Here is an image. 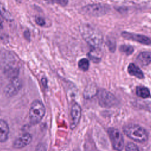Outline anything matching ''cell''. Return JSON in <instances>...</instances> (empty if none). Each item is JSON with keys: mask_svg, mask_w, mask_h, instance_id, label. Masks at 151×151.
<instances>
[{"mask_svg": "<svg viewBox=\"0 0 151 151\" xmlns=\"http://www.w3.org/2000/svg\"><path fill=\"white\" fill-rule=\"evenodd\" d=\"M80 31L84 40L94 48H99L102 45L103 35L94 27L88 24H83L80 27Z\"/></svg>", "mask_w": 151, "mask_h": 151, "instance_id": "obj_1", "label": "cell"}, {"mask_svg": "<svg viewBox=\"0 0 151 151\" xmlns=\"http://www.w3.org/2000/svg\"><path fill=\"white\" fill-rule=\"evenodd\" d=\"M123 132L128 137L138 143H145L148 139L146 130L138 124H130L124 126Z\"/></svg>", "mask_w": 151, "mask_h": 151, "instance_id": "obj_2", "label": "cell"}, {"mask_svg": "<svg viewBox=\"0 0 151 151\" xmlns=\"http://www.w3.org/2000/svg\"><path fill=\"white\" fill-rule=\"evenodd\" d=\"M45 113V107L42 103L39 100H34L29 110V118L30 122L32 124H37L39 123Z\"/></svg>", "mask_w": 151, "mask_h": 151, "instance_id": "obj_3", "label": "cell"}, {"mask_svg": "<svg viewBox=\"0 0 151 151\" xmlns=\"http://www.w3.org/2000/svg\"><path fill=\"white\" fill-rule=\"evenodd\" d=\"M107 133L114 149L122 151L124 147V139L122 133L118 129L113 127L109 128Z\"/></svg>", "mask_w": 151, "mask_h": 151, "instance_id": "obj_4", "label": "cell"}, {"mask_svg": "<svg viewBox=\"0 0 151 151\" xmlns=\"http://www.w3.org/2000/svg\"><path fill=\"white\" fill-rule=\"evenodd\" d=\"M110 8L107 5L103 4H93L88 5L83 8L84 13L91 16H101L107 13Z\"/></svg>", "mask_w": 151, "mask_h": 151, "instance_id": "obj_5", "label": "cell"}, {"mask_svg": "<svg viewBox=\"0 0 151 151\" xmlns=\"http://www.w3.org/2000/svg\"><path fill=\"white\" fill-rule=\"evenodd\" d=\"M99 102L102 107H110L116 105L117 100L111 93L106 90H101L99 92Z\"/></svg>", "mask_w": 151, "mask_h": 151, "instance_id": "obj_6", "label": "cell"}, {"mask_svg": "<svg viewBox=\"0 0 151 151\" xmlns=\"http://www.w3.org/2000/svg\"><path fill=\"white\" fill-rule=\"evenodd\" d=\"M21 87V83L18 77L11 79V81L4 88V93L8 97H12L17 94Z\"/></svg>", "mask_w": 151, "mask_h": 151, "instance_id": "obj_7", "label": "cell"}, {"mask_svg": "<svg viewBox=\"0 0 151 151\" xmlns=\"http://www.w3.org/2000/svg\"><path fill=\"white\" fill-rule=\"evenodd\" d=\"M81 116V108L77 103H74L72 106L71 109V124L70 127L71 129L76 127L79 123Z\"/></svg>", "mask_w": 151, "mask_h": 151, "instance_id": "obj_8", "label": "cell"}, {"mask_svg": "<svg viewBox=\"0 0 151 151\" xmlns=\"http://www.w3.org/2000/svg\"><path fill=\"white\" fill-rule=\"evenodd\" d=\"M122 35L123 38L127 40H131L133 41H137L143 44L149 45L151 44V40L145 35L140 34H136L134 33H130L128 32H123Z\"/></svg>", "mask_w": 151, "mask_h": 151, "instance_id": "obj_9", "label": "cell"}, {"mask_svg": "<svg viewBox=\"0 0 151 151\" xmlns=\"http://www.w3.org/2000/svg\"><path fill=\"white\" fill-rule=\"evenodd\" d=\"M32 137L29 133H24L17 137L13 143V147L15 149H21L28 145L32 141Z\"/></svg>", "mask_w": 151, "mask_h": 151, "instance_id": "obj_10", "label": "cell"}, {"mask_svg": "<svg viewBox=\"0 0 151 151\" xmlns=\"http://www.w3.org/2000/svg\"><path fill=\"white\" fill-rule=\"evenodd\" d=\"M9 128L8 123L3 119H0V143L5 142L8 137Z\"/></svg>", "mask_w": 151, "mask_h": 151, "instance_id": "obj_11", "label": "cell"}, {"mask_svg": "<svg viewBox=\"0 0 151 151\" xmlns=\"http://www.w3.org/2000/svg\"><path fill=\"white\" fill-rule=\"evenodd\" d=\"M136 60L137 63L142 66L149 65L151 63V52H142L138 55Z\"/></svg>", "mask_w": 151, "mask_h": 151, "instance_id": "obj_12", "label": "cell"}, {"mask_svg": "<svg viewBox=\"0 0 151 151\" xmlns=\"http://www.w3.org/2000/svg\"><path fill=\"white\" fill-rule=\"evenodd\" d=\"M127 71L130 75L134 76L138 78H143L144 77V75L142 70L133 63H130L129 65Z\"/></svg>", "mask_w": 151, "mask_h": 151, "instance_id": "obj_13", "label": "cell"}, {"mask_svg": "<svg viewBox=\"0 0 151 151\" xmlns=\"http://www.w3.org/2000/svg\"><path fill=\"white\" fill-rule=\"evenodd\" d=\"M136 93L137 96L142 98H148L150 96L149 89L145 87H137L136 88Z\"/></svg>", "mask_w": 151, "mask_h": 151, "instance_id": "obj_14", "label": "cell"}, {"mask_svg": "<svg viewBox=\"0 0 151 151\" xmlns=\"http://www.w3.org/2000/svg\"><path fill=\"white\" fill-rule=\"evenodd\" d=\"M97 93L96 90V87L94 85L91 84L90 86L87 87L86 88L84 93V96L86 98H89L94 96Z\"/></svg>", "mask_w": 151, "mask_h": 151, "instance_id": "obj_15", "label": "cell"}, {"mask_svg": "<svg viewBox=\"0 0 151 151\" xmlns=\"http://www.w3.org/2000/svg\"><path fill=\"white\" fill-rule=\"evenodd\" d=\"M78 67L83 71H87L89 67V61L86 58L81 59L78 63Z\"/></svg>", "mask_w": 151, "mask_h": 151, "instance_id": "obj_16", "label": "cell"}, {"mask_svg": "<svg viewBox=\"0 0 151 151\" xmlns=\"http://www.w3.org/2000/svg\"><path fill=\"white\" fill-rule=\"evenodd\" d=\"M120 50L122 52H124L127 55H130L133 52L134 49L132 46L127 45H122L120 47Z\"/></svg>", "mask_w": 151, "mask_h": 151, "instance_id": "obj_17", "label": "cell"}, {"mask_svg": "<svg viewBox=\"0 0 151 151\" xmlns=\"http://www.w3.org/2000/svg\"><path fill=\"white\" fill-rule=\"evenodd\" d=\"M126 151H139L137 145L133 143H129L126 146Z\"/></svg>", "mask_w": 151, "mask_h": 151, "instance_id": "obj_18", "label": "cell"}, {"mask_svg": "<svg viewBox=\"0 0 151 151\" xmlns=\"http://www.w3.org/2000/svg\"><path fill=\"white\" fill-rule=\"evenodd\" d=\"M46 1L51 2H53V3H56L63 6H65L68 3V0H46Z\"/></svg>", "mask_w": 151, "mask_h": 151, "instance_id": "obj_19", "label": "cell"}, {"mask_svg": "<svg viewBox=\"0 0 151 151\" xmlns=\"http://www.w3.org/2000/svg\"><path fill=\"white\" fill-rule=\"evenodd\" d=\"M107 45L109 47V50L113 52L115 50V48H116V44H115V42L114 41H112L111 40H109L108 42H107Z\"/></svg>", "mask_w": 151, "mask_h": 151, "instance_id": "obj_20", "label": "cell"}, {"mask_svg": "<svg viewBox=\"0 0 151 151\" xmlns=\"http://www.w3.org/2000/svg\"><path fill=\"white\" fill-rule=\"evenodd\" d=\"M35 21H36L37 24L38 25H40V26H43V25L45 24V23L44 19L42 18L39 17L36 18Z\"/></svg>", "mask_w": 151, "mask_h": 151, "instance_id": "obj_21", "label": "cell"}, {"mask_svg": "<svg viewBox=\"0 0 151 151\" xmlns=\"http://www.w3.org/2000/svg\"><path fill=\"white\" fill-rule=\"evenodd\" d=\"M2 28H3L2 22V21H1V19H0V30H1V29H2Z\"/></svg>", "mask_w": 151, "mask_h": 151, "instance_id": "obj_22", "label": "cell"}]
</instances>
